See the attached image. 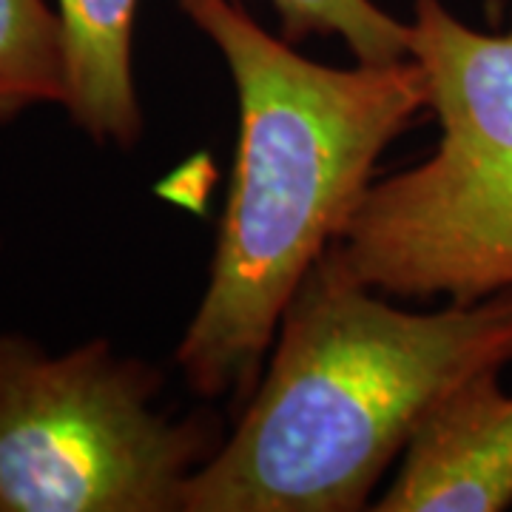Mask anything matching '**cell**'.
<instances>
[{"instance_id": "obj_2", "label": "cell", "mask_w": 512, "mask_h": 512, "mask_svg": "<svg viewBox=\"0 0 512 512\" xmlns=\"http://www.w3.org/2000/svg\"><path fill=\"white\" fill-rule=\"evenodd\" d=\"M183 512H356L453 390L512 365V288L404 311L325 251Z\"/></svg>"}, {"instance_id": "obj_8", "label": "cell", "mask_w": 512, "mask_h": 512, "mask_svg": "<svg viewBox=\"0 0 512 512\" xmlns=\"http://www.w3.org/2000/svg\"><path fill=\"white\" fill-rule=\"evenodd\" d=\"M63 103V35L46 0H0V123Z\"/></svg>"}, {"instance_id": "obj_4", "label": "cell", "mask_w": 512, "mask_h": 512, "mask_svg": "<svg viewBox=\"0 0 512 512\" xmlns=\"http://www.w3.org/2000/svg\"><path fill=\"white\" fill-rule=\"evenodd\" d=\"M330 251L387 296L478 302L510 291L512 163L481 174L419 163L373 183Z\"/></svg>"}, {"instance_id": "obj_3", "label": "cell", "mask_w": 512, "mask_h": 512, "mask_svg": "<svg viewBox=\"0 0 512 512\" xmlns=\"http://www.w3.org/2000/svg\"><path fill=\"white\" fill-rule=\"evenodd\" d=\"M163 382L106 339L49 353L0 333V512H183L222 433L160 410Z\"/></svg>"}, {"instance_id": "obj_7", "label": "cell", "mask_w": 512, "mask_h": 512, "mask_svg": "<svg viewBox=\"0 0 512 512\" xmlns=\"http://www.w3.org/2000/svg\"><path fill=\"white\" fill-rule=\"evenodd\" d=\"M140 0H57L63 35V106L94 143L131 148L143 137L134 83Z\"/></svg>"}, {"instance_id": "obj_10", "label": "cell", "mask_w": 512, "mask_h": 512, "mask_svg": "<svg viewBox=\"0 0 512 512\" xmlns=\"http://www.w3.org/2000/svg\"><path fill=\"white\" fill-rule=\"evenodd\" d=\"M0 245H3V242H0Z\"/></svg>"}, {"instance_id": "obj_6", "label": "cell", "mask_w": 512, "mask_h": 512, "mask_svg": "<svg viewBox=\"0 0 512 512\" xmlns=\"http://www.w3.org/2000/svg\"><path fill=\"white\" fill-rule=\"evenodd\" d=\"M501 373L453 390L421 421L379 512H498L512 507V393Z\"/></svg>"}, {"instance_id": "obj_1", "label": "cell", "mask_w": 512, "mask_h": 512, "mask_svg": "<svg viewBox=\"0 0 512 512\" xmlns=\"http://www.w3.org/2000/svg\"><path fill=\"white\" fill-rule=\"evenodd\" d=\"M174 3L217 46L239 103L208 285L174 359L205 399L248 396L293 293L348 228L379 157L427 109V83L413 57L308 60L234 0Z\"/></svg>"}, {"instance_id": "obj_9", "label": "cell", "mask_w": 512, "mask_h": 512, "mask_svg": "<svg viewBox=\"0 0 512 512\" xmlns=\"http://www.w3.org/2000/svg\"><path fill=\"white\" fill-rule=\"evenodd\" d=\"M285 40L311 35L342 37L356 63L384 66L410 57V26L373 0H271Z\"/></svg>"}, {"instance_id": "obj_5", "label": "cell", "mask_w": 512, "mask_h": 512, "mask_svg": "<svg viewBox=\"0 0 512 512\" xmlns=\"http://www.w3.org/2000/svg\"><path fill=\"white\" fill-rule=\"evenodd\" d=\"M410 57L427 83V109L441 128L424 163L444 174H481L512 163V26L487 35L441 0H416Z\"/></svg>"}]
</instances>
